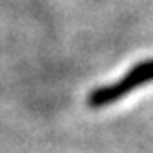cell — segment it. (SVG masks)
Returning a JSON list of instances; mask_svg holds the SVG:
<instances>
[{"instance_id":"1","label":"cell","mask_w":153,"mask_h":153,"mask_svg":"<svg viewBox=\"0 0 153 153\" xmlns=\"http://www.w3.org/2000/svg\"><path fill=\"white\" fill-rule=\"evenodd\" d=\"M153 82V59H146L142 63L134 65L126 75H123L117 82L107 84V86H100L90 92L88 96V105L90 107H105L109 103L119 102L121 98L128 96L134 88Z\"/></svg>"}]
</instances>
